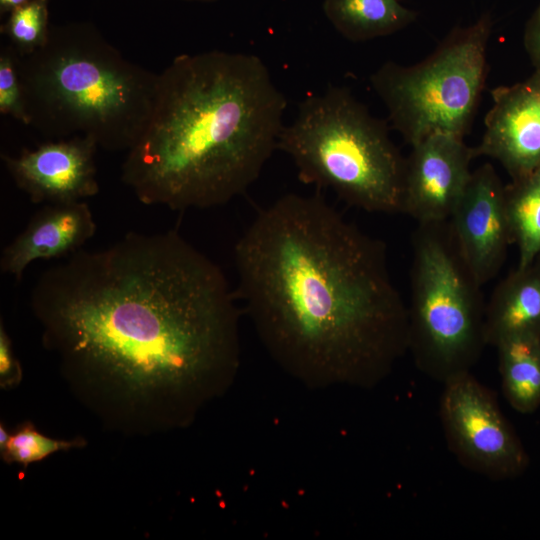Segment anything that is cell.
<instances>
[{
    "label": "cell",
    "instance_id": "cell-21",
    "mask_svg": "<svg viewBox=\"0 0 540 540\" xmlns=\"http://www.w3.org/2000/svg\"><path fill=\"white\" fill-rule=\"evenodd\" d=\"M22 368L15 356L13 345L3 323L0 325V387L11 389L22 380Z\"/></svg>",
    "mask_w": 540,
    "mask_h": 540
},
{
    "label": "cell",
    "instance_id": "cell-22",
    "mask_svg": "<svg viewBox=\"0 0 540 540\" xmlns=\"http://www.w3.org/2000/svg\"><path fill=\"white\" fill-rule=\"evenodd\" d=\"M525 46L540 72V5L529 19L525 31Z\"/></svg>",
    "mask_w": 540,
    "mask_h": 540
},
{
    "label": "cell",
    "instance_id": "cell-14",
    "mask_svg": "<svg viewBox=\"0 0 540 540\" xmlns=\"http://www.w3.org/2000/svg\"><path fill=\"white\" fill-rule=\"evenodd\" d=\"M521 335L540 337V257L499 282L485 308L487 345Z\"/></svg>",
    "mask_w": 540,
    "mask_h": 540
},
{
    "label": "cell",
    "instance_id": "cell-17",
    "mask_svg": "<svg viewBox=\"0 0 540 540\" xmlns=\"http://www.w3.org/2000/svg\"><path fill=\"white\" fill-rule=\"evenodd\" d=\"M512 240L519 252L518 267L532 264L540 255V167L505 187Z\"/></svg>",
    "mask_w": 540,
    "mask_h": 540
},
{
    "label": "cell",
    "instance_id": "cell-3",
    "mask_svg": "<svg viewBox=\"0 0 540 540\" xmlns=\"http://www.w3.org/2000/svg\"><path fill=\"white\" fill-rule=\"evenodd\" d=\"M287 100L254 54H181L158 73L151 116L121 180L140 202L171 210L243 194L277 149Z\"/></svg>",
    "mask_w": 540,
    "mask_h": 540
},
{
    "label": "cell",
    "instance_id": "cell-7",
    "mask_svg": "<svg viewBox=\"0 0 540 540\" xmlns=\"http://www.w3.org/2000/svg\"><path fill=\"white\" fill-rule=\"evenodd\" d=\"M492 27L490 13H484L453 28L424 60L407 66L388 61L370 76L392 128L406 143L434 134L464 139L486 83Z\"/></svg>",
    "mask_w": 540,
    "mask_h": 540
},
{
    "label": "cell",
    "instance_id": "cell-4",
    "mask_svg": "<svg viewBox=\"0 0 540 540\" xmlns=\"http://www.w3.org/2000/svg\"><path fill=\"white\" fill-rule=\"evenodd\" d=\"M16 64L29 126L43 136H84L127 152L144 132L158 74L125 58L94 24L51 25L46 44L16 52Z\"/></svg>",
    "mask_w": 540,
    "mask_h": 540
},
{
    "label": "cell",
    "instance_id": "cell-10",
    "mask_svg": "<svg viewBox=\"0 0 540 540\" xmlns=\"http://www.w3.org/2000/svg\"><path fill=\"white\" fill-rule=\"evenodd\" d=\"M411 147L402 213L418 224L449 220L471 176L473 147L449 134L431 135Z\"/></svg>",
    "mask_w": 540,
    "mask_h": 540
},
{
    "label": "cell",
    "instance_id": "cell-18",
    "mask_svg": "<svg viewBox=\"0 0 540 540\" xmlns=\"http://www.w3.org/2000/svg\"><path fill=\"white\" fill-rule=\"evenodd\" d=\"M50 0H34L14 9L0 26L18 55L24 56L43 47L49 37Z\"/></svg>",
    "mask_w": 540,
    "mask_h": 540
},
{
    "label": "cell",
    "instance_id": "cell-23",
    "mask_svg": "<svg viewBox=\"0 0 540 540\" xmlns=\"http://www.w3.org/2000/svg\"><path fill=\"white\" fill-rule=\"evenodd\" d=\"M34 0H0V14L8 15L14 9L28 4Z\"/></svg>",
    "mask_w": 540,
    "mask_h": 540
},
{
    "label": "cell",
    "instance_id": "cell-5",
    "mask_svg": "<svg viewBox=\"0 0 540 540\" xmlns=\"http://www.w3.org/2000/svg\"><path fill=\"white\" fill-rule=\"evenodd\" d=\"M277 149L292 159L303 183L331 189L368 212L402 213L406 158L387 123L348 88L328 86L300 102Z\"/></svg>",
    "mask_w": 540,
    "mask_h": 540
},
{
    "label": "cell",
    "instance_id": "cell-12",
    "mask_svg": "<svg viewBox=\"0 0 540 540\" xmlns=\"http://www.w3.org/2000/svg\"><path fill=\"white\" fill-rule=\"evenodd\" d=\"M493 104L485 116V131L475 158L498 161L520 180L540 167V72L530 80L491 90Z\"/></svg>",
    "mask_w": 540,
    "mask_h": 540
},
{
    "label": "cell",
    "instance_id": "cell-26",
    "mask_svg": "<svg viewBox=\"0 0 540 540\" xmlns=\"http://www.w3.org/2000/svg\"><path fill=\"white\" fill-rule=\"evenodd\" d=\"M539 257H540V255H539Z\"/></svg>",
    "mask_w": 540,
    "mask_h": 540
},
{
    "label": "cell",
    "instance_id": "cell-19",
    "mask_svg": "<svg viewBox=\"0 0 540 540\" xmlns=\"http://www.w3.org/2000/svg\"><path fill=\"white\" fill-rule=\"evenodd\" d=\"M86 445V440L81 437L71 440L47 437L39 432L33 423L26 421L10 434L5 446L0 449V455L7 464L16 463L26 468L53 453L81 449Z\"/></svg>",
    "mask_w": 540,
    "mask_h": 540
},
{
    "label": "cell",
    "instance_id": "cell-9",
    "mask_svg": "<svg viewBox=\"0 0 540 540\" xmlns=\"http://www.w3.org/2000/svg\"><path fill=\"white\" fill-rule=\"evenodd\" d=\"M449 222L461 255L483 286L498 274L513 241L505 187L490 163L471 172Z\"/></svg>",
    "mask_w": 540,
    "mask_h": 540
},
{
    "label": "cell",
    "instance_id": "cell-6",
    "mask_svg": "<svg viewBox=\"0 0 540 540\" xmlns=\"http://www.w3.org/2000/svg\"><path fill=\"white\" fill-rule=\"evenodd\" d=\"M412 248L408 351L422 373L444 383L470 372L487 345L482 285L449 220L419 223Z\"/></svg>",
    "mask_w": 540,
    "mask_h": 540
},
{
    "label": "cell",
    "instance_id": "cell-15",
    "mask_svg": "<svg viewBox=\"0 0 540 540\" xmlns=\"http://www.w3.org/2000/svg\"><path fill=\"white\" fill-rule=\"evenodd\" d=\"M322 7L335 30L353 42L394 34L417 17L398 0H323Z\"/></svg>",
    "mask_w": 540,
    "mask_h": 540
},
{
    "label": "cell",
    "instance_id": "cell-2",
    "mask_svg": "<svg viewBox=\"0 0 540 540\" xmlns=\"http://www.w3.org/2000/svg\"><path fill=\"white\" fill-rule=\"evenodd\" d=\"M235 295L263 346L308 388H373L409 349L385 244L319 194L259 211L234 246Z\"/></svg>",
    "mask_w": 540,
    "mask_h": 540
},
{
    "label": "cell",
    "instance_id": "cell-13",
    "mask_svg": "<svg viewBox=\"0 0 540 540\" xmlns=\"http://www.w3.org/2000/svg\"><path fill=\"white\" fill-rule=\"evenodd\" d=\"M95 231L93 214L86 202L47 204L5 247L0 269L19 281L31 262L71 255L80 250Z\"/></svg>",
    "mask_w": 540,
    "mask_h": 540
},
{
    "label": "cell",
    "instance_id": "cell-11",
    "mask_svg": "<svg viewBox=\"0 0 540 540\" xmlns=\"http://www.w3.org/2000/svg\"><path fill=\"white\" fill-rule=\"evenodd\" d=\"M89 137L53 139L18 156L2 154L15 182L33 203L62 204L83 201L99 192L95 154Z\"/></svg>",
    "mask_w": 540,
    "mask_h": 540
},
{
    "label": "cell",
    "instance_id": "cell-1",
    "mask_svg": "<svg viewBox=\"0 0 540 540\" xmlns=\"http://www.w3.org/2000/svg\"><path fill=\"white\" fill-rule=\"evenodd\" d=\"M237 299L169 230L74 252L40 275L30 304L74 396L107 429L149 436L190 426L235 381Z\"/></svg>",
    "mask_w": 540,
    "mask_h": 540
},
{
    "label": "cell",
    "instance_id": "cell-25",
    "mask_svg": "<svg viewBox=\"0 0 540 540\" xmlns=\"http://www.w3.org/2000/svg\"><path fill=\"white\" fill-rule=\"evenodd\" d=\"M180 1L211 3V2L218 1V0H180Z\"/></svg>",
    "mask_w": 540,
    "mask_h": 540
},
{
    "label": "cell",
    "instance_id": "cell-20",
    "mask_svg": "<svg viewBox=\"0 0 540 540\" xmlns=\"http://www.w3.org/2000/svg\"><path fill=\"white\" fill-rule=\"evenodd\" d=\"M0 113L30 124L25 97L17 71L16 52L11 44L0 49Z\"/></svg>",
    "mask_w": 540,
    "mask_h": 540
},
{
    "label": "cell",
    "instance_id": "cell-16",
    "mask_svg": "<svg viewBox=\"0 0 540 540\" xmlns=\"http://www.w3.org/2000/svg\"><path fill=\"white\" fill-rule=\"evenodd\" d=\"M502 393L519 413L540 407V337L521 335L497 346Z\"/></svg>",
    "mask_w": 540,
    "mask_h": 540
},
{
    "label": "cell",
    "instance_id": "cell-8",
    "mask_svg": "<svg viewBox=\"0 0 540 540\" xmlns=\"http://www.w3.org/2000/svg\"><path fill=\"white\" fill-rule=\"evenodd\" d=\"M439 415L448 449L465 468L494 481L521 476L529 455L495 393L470 372L443 383Z\"/></svg>",
    "mask_w": 540,
    "mask_h": 540
},
{
    "label": "cell",
    "instance_id": "cell-24",
    "mask_svg": "<svg viewBox=\"0 0 540 540\" xmlns=\"http://www.w3.org/2000/svg\"><path fill=\"white\" fill-rule=\"evenodd\" d=\"M9 436H10L9 431L6 429V427L3 425V423H1V425H0V449L5 446V444L7 443L8 439H9Z\"/></svg>",
    "mask_w": 540,
    "mask_h": 540
}]
</instances>
